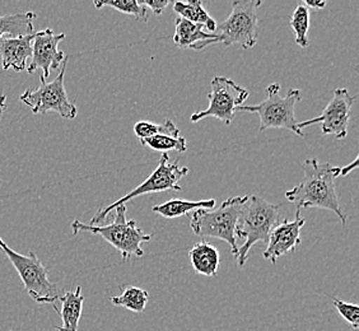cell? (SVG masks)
<instances>
[{"label":"cell","mask_w":359,"mask_h":331,"mask_svg":"<svg viewBox=\"0 0 359 331\" xmlns=\"http://www.w3.org/2000/svg\"><path fill=\"white\" fill-rule=\"evenodd\" d=\"M173 11L179 14L181 18L195 23V25H201L207 31H209V34L215 32L217 23L204 9L203 1L201 0H194V1H187V3L176 1V3H173Z\"/></svg>","instance_id":"obj_20"},{"label":"cell","mask_w":359,"mask_h":331,"mask_svg":"<svg viewBox=\"0 0 359 331\" xmlns=\"http://www.w3.org/2000/svg\"><path fill=\"white\" fill-rule=\"evenodd\" d=\"M62 310L57 313L62 316V326H56L57 331H78L79 320L82 318L83 311L84 296L82 295V287L78 285L74 292H65L60 296Z\"/></svg>","instance_id":"obj_17"},{"label":"cell","mask_w":359,"mask_h":331,"mask_svg":"<svg viewBox=\"0 0 359 331\" xmlns=\"http://www.w3.org/2000/svg\"><path fill=\"white\" fill-rule=\"evenodd\" d=\"M280 207L282 204L268 203L260 196L246 195L236 227V237L245 240L241 248H238L236 259L241 268L248 260L251 248L257 242L268 245L273 228L279 223Z\"/></svg>","instance_id":"obj_2"},{"label":"cell","mask_w":359,"mask_h":331,"mask_svg":"<svg viewBox=\"0 0 359 331\" xmlns=\"http://www.w3.org/2000/svg\"><path fill=\"white\" fill-rule=\"evenodd\" d=\"M134 134L138 137L139 140H143L154 135L180 137V130L171 120H165L162 124H154L152 121H139L134 125Z\"/></svg>","instance_id":"obj_23"},{"label":"cell","mask_w":359,"mask_h":331,"mask_svg":"<svg viewBox=\"0 0 359 331\" xmlns=\"http://www.w3.org/2000/svg\"><path fill=\"white\" fill-rule=\"evenodd\" d=\"M217 201L215 199H208V201H182V199H171L163 204H159L152 208L154 213L159 214L161 217H165L168 219L184 217L190 213L191 210H198V209H215Z\"/></svg>","instance_id":"obj_19"},{"label":"cell","mask_w":359,"mask_h":331,"mask_svg":"<svg viewBox=\"0 0 359 331\" xmlns=\"http://www.w3.org/2000/svg\"><path fill=\"white\" fill-rule=\"evenodd\" d=\"M306 219L299 215V210L296 213L294 221L284 219L282 223H278L270 234L269 242L264 251V259L276 264L280 256L294 252L298 245H301V229Z\"/></svg>","instance_id":"obj_13"},{"label":"cell","mask_w":359,"mask_h":331,"mask_svg":"<svg viewBox=\"0 0 359 331\" xmlns=\"http://www.w3.org/2000/svg\"><path fill=\"white\" fill-rule=\"evenodd\" d=\"M190 262L196 274L204 276H215L219 270L221 256L215 246L207 241H201L194 245L189 251Z\"/></svg>","instance_id":"obj_16"},{"label":"cell","mask_w":359,"mask_h":331,"mask_svg":"<svg viewBox=\"0 0 359 331\" xmlns=\"http://www.w3.org/2000/svg\"><path fill=\"white\" fill-rule=\"evenodd\" d=\"M204 29L205 28L201 25H195L179 17L175 20L173 42L180 48H191V50H198L199 45L203 42L215 41V43H218L217 36L215 34L205 32Z\"/></svg>","instance_id":"obj_15"},{"label":"cell","mask_w":359,"mask_h":331,"mask_svg":"<svg viewBox=\"0 0 359 331\" xmlns=\"http://www.w3.org/2000/svg\"><path fill=\"white\" fill-rule=\"evenodd\" d=\"M290 27L293 29L296 43L299 48H309V29H310V9L304 3L298 4L290 18Z\"/></svg>","instance_id":"obj_22"},{"label":"cell","mask_w":359,"mask_h":331,"mask_svg":"<svg viewBox=\"0 0 359 331\" xmlns=\"http://www.w3.org/2000/svg\"><path fill=\"white\" fill-rule=\"evenodd\" d=\"M340 167L321 163L318 159H306L304 179L297 187L285 193V198L301 208H320L330 210L338 217L341 224H346L348 217L339 204L335 191V179L339 177Z\"/></svg>","instance_id":"obj_1"},{"label":"cell","mask_w":359,"mask_h":331,"mask_svg":"<svg viewBox=\"0 0 359 331\" xmlns=\"http://www.w3.org/2000/svg\"><path fill=\"white\" fill-rule=\"evenodd\" d=\"M245 198L246 196H232L215 209L195 210L190 222L194 234L201 237H213L227 242L232 255L237 259L238 246L236 227Z\"/></svg>","instance_id":"obj_5"},{"label":"cell","mask_w":359,"mask_h":331,"mask_svg":"<svg viewBox=\"0 0 359 331\" xmlns=\"http://www.w3.org/2000/svg\"><path fill=\"white\" fill-rule=\"evenodd\" d=\"M67 65L68 56L62 62V69L53 82H46V79L40 76V87L37 90H26L20 96V100L27 104L34 115H43L53 111L64 119L73 120L76 118L78 109L76 104L70 101L64 84Z\"/></svg>","instance_id":"obj_9"},{"label":"cell","mask_w":359,"mask_h":331,"mask_svg":"<svg viewBox=\"0 0 359 331\" xmlns=\"http://www.w3.org/2000/svg\"><path fill=\"white\" fill-rule=\"evenodd\" d=\"M93 4L98 9L104 7L114 8L121 13L129 14V15L135 17L140 22H148V20H149L147 8L143 7L139 3V0H109V1H98V0H96Z\"/></svg>","instance_id":"obj_24"},{"label":"cell","mask_w":359,"mask_h":331,"mask_svg":"<svg viewBox=\"0 0 359 331\" xmlns=\"http://www.w3.org/2000/svg\"><path fill=\"white\" fill-rule=\"evenodd\" d=\"M142 145H147L157 152L167 153L170 151H176L179 153H185L187 149V139L180 137H170V135H154L151 138L140 140Z\"/></svg>","instance_id":"obj_25"},{"label":"cell","mask_w":359,"mask_h":331,"mask_svg":"<svg viewBox=\"0 0 359 331\" xmlns=\"http://www.w3.org/2000/svg\"><path fill=\"white\" fill-rule=\"evenodd\" d=\"M37 18L35 12L6 14L0 15V41L3 37L17 39L22 36L36 34L34 21Z\"/></svg>","instance_id":"obj_18"},{"label":"cell","mask_w":359,"mask_h":331,"mask_svg":"<svg viewBox=\"0 0 359 331\" xmlns=\"http://www.w3.org/2000/svg\"><path fill=\"white\" fill-rule=\"evenodd\" d=\"M0 250L4 251L9 262H12L14 269L17 270L29 297L37 304H51L57 312L59 310L55 304L60 299L59 287L57 284L50 282L48 270L42 265V262L35 252L29 251L28 255H22L20 252H15L1 240V237H0Z\"/></svg>","instance_id":"obj_6"},{"label":"cell","mask_w":359,"mask_h":331,"mask_svg":"<svg viewBox=\"0 0 359 331\" xmlns=\"http://www.w3.org/2000/svg\"><path fill=\"white\" fill-rule=\"evenodd\" d=\"M358 162L359 158L357 157V158L353 161L352 163H349V165L346 166V167L340 168V173H339V176H343V177H346V176H348V175L352 173V171L357 170V168H358Z\"/></svg>","instance_id":"obj_28"},{"label":"cell","mask_w":359,"mask_h":331,"mask_svg":"<svg viewBox=\"0 0 359 331\" xmlns=\"http://www.w3.org/2000/svg\"><path fill=\"white\" fill-rule=\"evenodd\" d=\"M232 11L226 21L215 27L218 43L224 46L238 45L243 50L252 48L259 37L257 11L263 6L262 0H235L231 3Z\"/></svg>","instance_id":"obj_7"},{"label":"cell","mask_w":359,"mask_h":331,"mask_svg":"<svg viewBox=\"0 0 359 331\" xmlns=\"http://www.w3.org/2000/svg\"><path fill=\"white\" fill-rule=\"evenodd\" d=\"M280 86L271 83L266 87V98L260 104L237 107V111L257 114L260 118L259 131L268 129H288L296 135L304 138V133L298 128V121L294 116V107L301 102V90L290 88L287 96H280Z\"/></svg>","instance_id":"obj_4"},{"label":"cell","mask_w":359,"mask_h":331,"mask_svg":"<svg viewBox=\"0 0 359 331\" xmlns=\"http://www.w3.org/2000/svg\"><path fill=\"white\" fill-rule=\"evenodd\" d=\"M189 173L187 167H180L179 162L170 163L168 153H162L159 158L158 167L151 173V176L142 182L139 187H135L132 191L125 194L123 198L112 203L107 207L101 208L95 217L90 219L88 224L98 226L112 213V210L118 205H126L128 201L134 198H138L145 194L163 193V191H181L182 187H180L179 181Z\"/></svg>","instance_id":"obj_8"},{"label":"cell","mask_w":359,"mask_h":331,"mask_svg":"<svg viewBox=\"0 0 359 331\" xmlns=\"http://www.w3.org/2000/svg\"><path fill=\"white\" fill-rule=\"evenodd\" d=\"M354 100L355 97L351 96L346 88H337L334 90L332 101L325 107L323 114L318 118L298 123V128L302 130L312 125L320 124L324 135L332 134L338 140L346 139Z\"/></svg>","instance_id":"obj_11"},{"label":"cell","mask_w":359,"mask_h":331,"mask_svg":"<svg viewBox=\"0 0 359 331\" xmlns=\"http://www.w3.org/2000/svg\"><path fill=\"white\" fill-rule=\"evenodd\" d=\"M304 6L309 9H313V11H318V9H324L326 7V1H304Z\"/></svg>","instance_id":"obj_29"},{"label":"cell","mask_w":359,"mask_h":331,"mask_svg":"<svg viewBox=\"0 0 359 331\" xmlns=\"http://www.w3.org/2000/svg\"><path fill=\"white\" fill-rule=\"evenodd\" d=\"M34 35L22 36L17 39L3 37L0 41V56L3 70L23 72L27 69L28 59L32 55Z\"/></svg>","instance_id":"obj_14"},{"label":"cell","mask_w":359,"mask_h":331,"mask_svg":"<svg viewBox=\"0 0 359 331\" xmlns=\"http://www.w3.org/2000/svg\"><path fill=\"white\" fill-rule=\"evenodd\" d=\"M139 3L145 8H151V11H153L156 14H162L163 11L170 6V1L168 0H139Z\"/></svg>","instance_id":"obj_27"},{"label":"cell","mask_w":359,"mask_h":331,"mask_svg":"<svg viewBox=\"0 0 359 331\" xmlns=\"http://www.w3.org/2000/svg\"><path fill=\"white\" fill-rule=\"evenodd\" d=\"M332 304L339 312V315L346 320L349 326L357 330L359 327V306L358 304H348L340 301L338 298H332Z\"/></svg>","instance_id":"obj_26"},{"label":"cell","mask_w":359,"mask_h":331,"mask_svg":"<svg viewBox=\"0 0 359 331\" xmlns=\"http://www.w3.org/2000/svg\"><path fill=\"white\" fill-rule=\"evenodd\" d=\"M112 212H115V215L110 224L92 226L81 221L73 222L70 224L73 235H78L81 232H90L93 235L100 236L104 241L109 242L112 248H116L124 260L144 256V250L142 248V245L144 242L147 243L151 241L152 235L143 232L134 219H126V205H118Z\"/></svg>","instance_id":"obj_3"},{"label":"cell","mask_w":359,"mask_h":331,"mask_svg":"<svg viewBox=\"0 0 359 331\" xmlns=\"http://www.w3.org/2000/svg\"><path fill=\"white\" fill-rule=\"evenodd\" d=\"M65 39V34H55L51 28L36 32L32 41V55L27 65L29 74L41 69V76L46 79L51 70L60 68L65 60V54L59 50V43Z\"/></svg>","instance_id":"obj_12"},{"label":"cell","mask_w":359,"mask_h":331,"mask_svg":"<svg viewBox=\"0 0 359 331\" xmlns=\"http://www.w3.org/2000/svg\"><path fill=\"white\" fill-rule=\"evenodd\" d=\"M0 184H1V180H0Z\"/></svg>","instance_id":"obj_31"},{"label":"cell","mask_w":359,"mask_h":331,"mask_svg":"<svg viewBox=\"0 0 359 331\" xmlns=\"http://www.w3.org/2000/svg\"><path fill=\"white\" fill-rule=\"evenodd\" d=\"M148 299L149 295L147 290L139 287H129L120 296L111 297V304L139 313L145 310Z\"/></svg>","instance_id":"obj_21"},{"label":"cell","mask_w":359,"mask_h":331,"mask_svg":"<svg viewBox=\"0 0 359 331\" xmlns=\"http://www.w3.org/2000/svg\"><path fill=\"white\" fill-rule=\"evenodd\" d=\"M7 109V95H0V119Z\"/></svg>","instance_id":"obj_30"},{"label":"cell","mask_w":359,"mask_h":331,"mask_svg":"<svg viewBox=\"0 0 359 331\" xmlns=\"http://www.w3.org/2000/svg\"><path fill=\"white\" fill-rule=\"evenodd\" d=\"M208 95L209 106L207 110L198 111L191 115V123L196 124L207 118H215L226 125H231L235 119L237 107L249 98V90L237 84L227 76H215L210 82Z\"/></svg>","instance_id":"obj_10"}]
</instances>
